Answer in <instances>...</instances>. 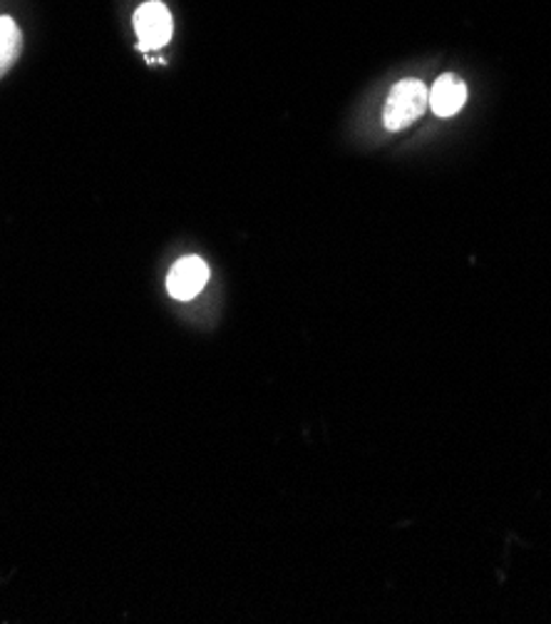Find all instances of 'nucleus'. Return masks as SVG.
<instances>
[{
    "instance_id": "obj_3",
    "label": "nucleus",
    "mask_w": 551,
    "mask_h": 624,
    "mask_svg": "<svg viewBox=\"0 0 551 624\" xmlns=\"http://www.w3.org/2000/svg\"><path fill=\"white\" fill-rule=\"evenodd\" d=\"M206 279H209V266L201 262L199 257H184L172 266V272L167 276V289L174 299L189 301L204 289Z\"/></svg>"
},
{
    "instance_id": "obj_1",
    "label": "nucleus",
    "mask_w": 551,
    "mask_h": 624,
    "mask_svg": "<svg viewBox=\"0 0 551 624\" xmlns=\"http://www.w3.org/2000/svg\"><path fill=\"white\" fill-rule=\"evenodd\" d=\"M430 105V92L415 77H408V80H400L396 88L390 90L388 102H385L383 112V123L388 129H405L408 125H413L417 117H423V112Z\"/></svg>"
},
{
    "instance_id": "obj_5",
    "label": "nucleus",
    "mask_w": 551,
    "mask_h": 624,
    "mask_svg": "<svg viewBox=\"0 0 551 624\" xmlns=\"http://www.w3.org/2000/svg\"><path fill=\"white\" fill-rule=\"evenodd\" d=\"M21 28L11 18H0V77L13 67L17 55H21Z\"/></svg>"
},
{
    "instance_id": "obj_4",
    "label": "nucleus",
    "mask_w": 551,
    "mask_h": 624,
    "mask_svg": "<svg viewBox=\"0 0 551 624\" xmlns=\"http://www.w3.org/2000/svg\"><path fill=\"white\" fill-rule=\"evenodd\" d=\"M467 100V85L460 80L458 75H442L437 77L435 88L430 90V108L435 110V115L450 117L454 112H460L462 105Z\"/></svg>"
},
{
    "instance_id": "obj_2",
    "label": "nucleus",
    "mask_w": 551,
    "mask_h": 624,
    "mask_svg": "<svg viewBox=\"0 0 551 624\" xmlns=\"http://www.w3.org/2000/svg\"><path fill=\"white\" fill-rule=\"evenodd\" d=\"M172 15L167 5L160 0H150V3L139 5L135 13V30L139 38V48L142 50H156L167 46L172 38Z\"/></svg>"
}]
</instances>
